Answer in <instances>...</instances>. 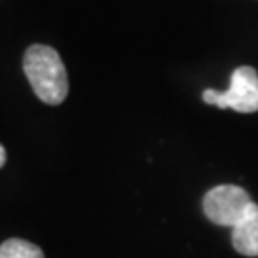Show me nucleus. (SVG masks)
<instances>
[{
  "label": "nucleus",
  "mask_w": 258,
  "mask_h": 258,
  "mask_svg": "<svg viewBox=\"0 0 258 258\" xmlns=\"http://www.w3.org/2000/svg\"><path fill=\"white\" fill-rule=\"evenodd\" d=\"M203 102L216 105L220 109H233L237 113H256L258 111V73L254 67L243 65L231 73L230 88L218 92L207 88Z\"/></svg>",
  "instance_id": "7ed1b4c3"
},
{
  "label": "nucleus",
  "mask_w": 258,
  "mask_h": 258,
  "mask_svg": "<svg viewBox=\"0 0 258 258\" xmlns=\"http://www.w3.org/2000/svg\"><path fill=\"white\" fill-rule=\"evenodd\" d=\"M6 165V149H4V146L0 144V168Z\"/></svg>",
  "instance_id": "423d86ee"
},
{
  "label": "nucleus",
  "mask_w": 258,
  "mask_h": 258,
  "mask_svg": "<svg viewBox=\"0 0 258 258\" xmlns=\"http://www.w3.org/2000/svg\"><path fill=\"white\" fill-rule=\"evenodd\" d=\"M231 243L243 256H258V212L250 214L231 230Z\"/></svg>",
  "instance_id": "20e7f679"
},
{
  "label": "nucleus",
  "mask_w": 258,
  "mask_h": 258,
  "mask_svg": "<svg viewBox=\"0 0 258 258\" xmlns=\"http://www.w3.org/2000/svg\"><path fill=\"white\" fill-rule=\"evenodd\" d=\"M203 211L211 222L233 230L250 214L258 212V205L243 187L224 184L207 191L203 199Z\"/></svg>",
  "instance_id": "f03ea898"
},
{
  "label": "nucleus",
  "mask_w": 258,
  "mask_h": 258,
  "mask_svg": "<svg viewBox=\"0 0 258 258\" xmlns=\"http://www.w3.org/2000/svg\"><path fill=\"white\" fill-rule=\"evenodd\" d=\"M23 71L40 102L59 105L69 94V79L61 55L46 44H33L23 55Z\"/></svg>",
  "instance_id": "f257e3e1"
},
{
  "label": "nucleus",
  "mask_w": 258,
  "mask_h": 258,
  "mask_svg": "<svg viewBox=\"0 0 258 258\" xmlns=\"http://www.w3.org/2000/svg\"><path fill=\"white\" fill-rule=\"evenodd\" d=\"M0 258H44V252L25 239H8L0 245Z\"/></svg>",
  "instance_id": "39448f33"
}]
</instances>
